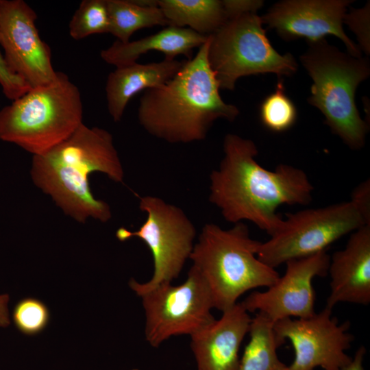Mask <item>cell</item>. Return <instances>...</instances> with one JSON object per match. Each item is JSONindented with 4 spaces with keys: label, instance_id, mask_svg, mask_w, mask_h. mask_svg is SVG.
I'll use <instances>...</instances> for the list:
<instances>
[{
    "label": "cell",
    "instance_id": "7a4b0ae2",
    "mask_svg": "<svg viewBox=\"0 0 370 370\" xmlns=\"http://www.w3.org/2000/svg\"><path fill=\"white\" fill-rule=\"evenodd\" d=\"M209 42L208 36L173 78L140 98L138 119L152 136L172 144L201 141L217 120L232 122L238 116V108L220 95L208 60Z\"/></svg>",
    "mask_w": 370,
    "mask_h": 370
},
{
    "label": "cell",
    "instance_id": "52a82bcc",
    "mask_svg": "<svg viewBox=\"0 0 370 370\" xmlns=\"http://www.w3.org/2000/svg\"><path fill=\"white\" fill-rule=\"evenodd\" d=\"M257 12L228 19L209 36L208 60L220 89L233 90L244 76L274 73L278 77L296 73L298 64L290 53L280 54L271 45Z\"/></svg>",
    "mask_w": 370,
    "mask_h": 370
},
{
    "label": "cell",
    "instance_id": "e0dca14e",
    "mask_svg": "<svg viewBox=\"0 0 370 370\" xmlns=\"http://www.w3.org/2000/svg\"><path fill=\"white\" fill-rule=\"evenodd\" d=\"M184 62L164 58L160 62L134 64L117 67L107 78L108 110L114 121H119L129 101L138 92L158 88L179 71Z\"/></svg>",
    "mask_w": 370,
    "mask_h": 370
},
{
    "label": "cell",
    "instance_id": "9c48e42d",
    "mask_svg": "<svg viewBox=\"0 0 370 370\" xmlns=\"http://www.w3.org/2000/svg\"><path fill=\"white\" fill-rule=\"evenodd\" d=\"M139 208L147 214L139 229L133 232L119 227L116 232V237L122 242L133 237L141 239L153 257L151 278L145 283L130 280L129 286L135 293L177 278L190 259L197 235L194 224L183 210L160 197H139Z\"/></svg>",
    "mask_w": 370,
    "mask_h": 370
},
{
    "label": "cell",
    "instance_id": "ac0fdd59",
    "mask_svg": "<svg viewBox=\"0 0 370 370\" xmlns=\"http://www.w3.org/2000/svg\"><path fill=\"white\" fill-rule=\"evenodd\" d=\"M208 36L188 27L167 26L154 34L137 40L127 43L116 40L108 49L102 50L100 56L106 63L116 68L136 62L141 55L149 51L161 52L169 60H174L179 55L190 60L193 49L203 45Z\"/></svg>",
    "mask_w": 370,
    "mask_h": 370
},
{
    "label": "cell",
    "instance_id": "4fadbf2b",
    "mask_svg": "<svg viewBox=\"0 0 370 370\" xmlns=\"http://www.w3.org/2000/svg\"><path fill=\"white\" fill-rule=\"evenodd\" d=\"M330 256L325 251L286 262L284 274L264 291H254L241 303L249 312L260 313L273 322L312 316L315 293L312 281L328 274Z\"/></svg>",
    "mask_w": 370,
    "mask_h": 370
},
{
    "label": "cell",
    "instance_id": "5bb4252c",
    "mask_svg": "<svg viewBox=\"0 0 370 370\" xmlns=\"http://www.w3.org/2000/svg\"><path fill=\"white\" fill-rule=\"evenodd\" d=\"M350 0H284L274 3L261 18L283 40L306 38L314 42L332 35L339 38L347 53L361 57L358 45L344 32L343 18Z\"/></svg>",
    "mask_w": 370,
    "mask_h": 370
},
{
    "label": "cell",
    "instance_id": "3957f363",
    "mask_svg": "<svg viewBox=\"0 0 370 370\" xmlns=\"http://www.w3.org/2000/svg\"><path fill=\"white\" fill-rule=\"evenodd\" d=\"M101 172L123 182L124 171L112 134L82 123L74 133L43 154L34 156L31 176L63 212L79 223L91 217L103 223L112 217L109 205L91 192L89 175Z\"/></svg>",
    "mask_w": 370,
    "mask_h": 370
},
{
    "label": "cell",
    "instance_id": "8fae6325",
    "mask_svg": "<svg viewBox=\"0 0 370 370\" xmlns=\"http://www.w3.org/2000/svg\"><path fill=\"white\" fill-rule=\"evenodd\" d=\"M332 309L304 319L286 318L274 323L280 339L289 340L295 357L288 370H342L352 360L345 351L354 340L349 332L350 323H338Z\"/></svg>",
    "mask_w": 370,
    "mask_h": 370
},
{
    "label": "cell",
    "instance_id": "4316f807",
    "mask_svg": "<svg viewBox=\"0 0 370 370\" xmlns=\"http://www.w3.org/2000/svg\"><path fill=\"white\" fill-rule=\"evenodd\" d=\"M370 224V180L359 184L352 191L349 200Z\"/></svg>",
    "mask_w": 370,
    "mask_h": 370
},
{
    "label": "cell",
    "instance_id": "5b68a950",
    "mask_svg": "<svg viewBox=\"0 0 370 370\" xmlns=\"http://www.w3.org/2000/svg\"><path fill=\"white\" fill-rule=\"evenodd\" d=\"M307 44L299 60L312 81L308 102L322 113L331 132L348 147L360 149L369 127L360 115L355 94L370 75L369 60L343 52L325 38Z\"/></svg>",
    "mask_w": 370,
    "mask_h": 370
},
{
    "label": "cell",
    "instance_id": "484cf974",
    "mask_svg": "<svg viewBox=\"0 0 370 370\" xmlns=\"http://www.w3.org/2000/svg\"><path fill=\"white\" fill-rule=\"evenodd\" d=\"M0 85L7 98L12 101L23 95L32 88L8 68L0 52Z\"/></svg>",
    "mask_w": 370,
    "mask_h": 370
},
{
    "label": "cell",
    "instance_id": "1f68e13d",
    "mask_svg": "<svg viewBox=\"0 0 370 370\" xmlns=\"http://www.w3.org/2000/svg\"><path fill=\"white\" fill-rule=\"evenodd\" d=\"M132 370H139V369H132Z\"/></svg>",
    "mask_w": 370,
    "mask_h": 370
},
{
    "label": "cell",
    "instance_id": "30bf717a",
    "mask_svg": "<svg viewBox=\"0 0 370 370\" xmlns=\"http://www.w3.org/2000/svg\"><path fill=\"white\" fill-rule=\"evenodd\" d=\"M135 293L145 310V339L153 347L174 336H190L215 319L210 289L193 266L180 285L162 283Z\"/></svg>",
    "mask_w": 370,
    "mask_h": 370
},
{
    "label": "cell",
    "instance_id": "f546056e",
    "mask_svg": "<svg viewBox=\"0 0 370 370\" xmlns=\"http://www.w3.org/2000/svg\"><path fill=\"white\" fill-rule=\"evenodd\" d=\"M9 295H0V328H7L10 324L8 310Z\"/></svg>",
    "mask_w": 370,
    "mask_h": 370
},
{
    "label": "cell",
    "instance_id": "ba28073f",
    "mask_svg": "<svg viewBox=\"0 0 370 370\" xmlns=\"http://www.w3.org/2000/svg\"><path fill=\"white\" fill-rule=\"evenodd\" d=\"M370 225L350 201L286 214L281 228L260 242L257 256L275 269L289 260L325 251L334 242L360 227Z\"/></svg>",
    "mask_w": 370,
    "mask_h": 370
},
{
    "label": "cell",
    "instance_id": "d4e9b609",
    "mask_svg": "<svg viewBox=\"0 0 370 370\" xmlns=\"http://www.w3.org/2000/svg\"><path fill=\"white\" fill-rule=\"evenodd\" d=\"M369 5L368 1L363 8L352 9L350 12L346 13L343 18V23L356 35L360 49L367 55L370 53Z\"/></svg>",
    "mask_w": 370,
    "mask_h": 370
},
{
    "label": "cell",
    "instance_id": "44dd1931",
    "mask_svg": "<svg viewBox=\"0 0 370 370\" xmlns=\"http://www.w3.org/2000/svg\"><path fill=\"white\" fill-rule=\"evenodd\" d=\"M109 33L122 43L130 41L136 31L156 25L166 26L168 22L158 6H143L134 0H107Z\"/></svg>",
    "mask_w": 370,
    "mask_h": 370
},
{
    "label": "cell",
    "instance_id": "83f0119b",
    "mask_svg": "<svg viewBox=\"0 0 370 370\" xmlns=\"http://www.w3.org/2000/svg\"><path fill=\"white\" fill-rule=\"evenodd\" d=\"M228 19L247 12H257L263 4L261 0H223Z\"/></svg>",
    "mask_w": 370,
    "mask_h": 370
},
{
    "label": "cell",
    "instance_id": "ffe728a7",
    "mask_svg": "<svg viewBox=\"0 0 370 370\" xmlns=\"http://www.w3.org/2000/svg\"><path fill=\"white\" fill-rule=\"evenodd\" d=\"M274 322L260 313L251 318L249 341L240 358L237 370H288L278 358L277 349L285 342L279 338Z\"/></svg>",
    "mask_w": 370,
    "mask_h": 370
},
{
    "label": "cell",
    "instance_id": "2e32d148",
    "mask_svg": "<svg viewBox=\"0 0 370 370\" xmlns=\"http://www.w3.org/2000/svg\"><path fill=\"white\" fill-rule=\"evenodd\" d=\"M328 273L330 292L325 307L370 303V225L351 233L345 247L330 257Z\"/></svg>",
    "mask_w": 370,
    "mask_h": 370
},
{
    "label": "cell",
    "instance_id": "7c38bea8",
    "mask_svg": "<svg viewBox=\"0 0 370 370\" xmlns=\"http://www.w3.org/2000/svg\"><path fill=\"white\" fill-rule=\"evenodd\" d=\"M37 15L22 0H3L0 10V45L10 70L31 88L46 85L57 72L49 45L36 27Z\"/></svg>",
    "mask_w": 370,
    "mask_h": 370
},
{
    "label": "cell",
    "instance_id": "f1b7e54d",
    "mask_svg": "<svg viewBox=\"0 0 370 370\" xmlns=\"http://www.w3.org/2000/svg\"><path fill=\"white\" fill-rule=\"evenodd\" d=\"M366 349L363 345L359 347L354 356L352 358L350 362L346 365L342 370H365L363 361Z\"/></svg>",
    "mask_w": 370,
    "mask_h": 370
},
{
    "label": "cell",
    "instance_id": "9a60e30c",
    "mask_svg": "<svg viewBox=\"0 0 370 370\" xmlns=\"http://www.w3.org/2000/svg\"><path fill=\"white\" fill-rule=\"evenodd\" d=\"M251 317L241 302L222 312L219 319L191 335L197 370H237L239 350Z\"/></svg>",
    "mask_w": 370,
    "mask_h": 370
},
{
    "label": "cell",
    "instance_id": "cb8c5ba5",
    "mask_svg": "<svg viewBox=\"0 0 370 370\" xmlns=\"http://www.w3.org/2000/svg\"><path fill=\"white\" fill-rule=\"evenodd\" d=\"M49 311L47 306L36 298L27 297L14 306L12 319L16 328L23 334L34 335L48 325Z\"/></svg>",
    "mask_w": 370,
    "mask_h": 370
},
{
    "label": "cell",
    "instance_id": "8992f818",
    "mask_svg": "<svg viewBox=\"0 0 370 370\" xmlns=\"http://www.w3.org/2000/svg\"><path fill=\"white\" fill-rule=\"evenodd\" d=\"M78 88L62 72L0 110V139L38 156L70 137L82 123Z\"/></svg>",
    "mask_w": 370,
    "mask_h": 370
},
{
    "label": "cell",
    "instance_id": "277c9868",
    "mask_svg": "<svg viewBox=\"0 0 370 370\" xmlns=\"http://www.w3.org/2000/svg\"><path fill=\"white\" fill-rule=\"evenodd\" d=\"M260 243L243 222L227 230L214 223L204 225L190 260L206 281L214 308L223 312L246 292L268 288L280 278L258 258Z\"/></svg>",
    "mask_w": 370,
    "mask_h": 370
},
{
    "label": "cell",
    "instance_id": "d6986e66",
    "mask_svg": "<svg viewBox=\"0 0 370 370\" xmlns=\"http://www.w3.org/2000/svg\"><path fill=\"white\" fill-rule=\"evenodd\" d=\"M168 26L191 29L210 36L228 20L223 1L220 0H158Z\"/></svg>",
    "mask_w": 370,
    "mask_h": 370
},
{
    "label": "cell",
    "instance_id": "603a6c76",
    "mask_svg": "<svg viewBox=\"0 0 370 370\" xmlns=\"http://www.w3.org/2000/svg\"><path fill=\"white\" fill-rule=\"evenodd\" d=\"M71 36L79 40L95 34L109 33L107 0H84L69 25Z\"/></svg>",
    "mask_w": 370,
    "mask_h": 370
},
{
    "label": "cell",
    "instance_id": "7402d4cb",
    "mask_svg": "<svg viewBox=\"0 0 370 370\" xmlns=\"http://www.w3.org/2000/svg\"><path fill=\"white\" fill-rule=\"evenodd\" d=\"M260 117L263 125L275 132L288 130L295 123L297 108L285 93L282 80L278 81L275 90L262 101Z\"/></svg>",
    "mask_w": 370,
    "mask_h": 370
},
{
    "label": "cell",
    "instance_id": "4dcf8cb0",
    "mask_svg": "<svg viewBox=\"0 0 370 370\" xmlns=\"http://www.w3.org/2000/svg\"><path fill=\"white\" fill-rule=\"evenodd\" d=\"M1 0H0V10H1Z\"/></svg>",
    "mask_w": 370,
    "mask_h": 370
},
{
    "label": "cell",
    "instance_id": "6da1fadb",
    "mask_svg": "<svg viewBox=\"0 0 370 370\" xmlns=\"http://www.w3.org/2000/svg\"><path fill=\"white\" fill-rule=\"evenodd\" d=\"M223 149L219 168L210 175L209 201L227 222L250 221L271 236L283 223L279 206L312 201L314 188L306 172L286 164L266 169L256 160L253 140L227 134Z\"/></svg>",
    "mask_w": 370,
    "mask_h": 370
}]
</instances>
